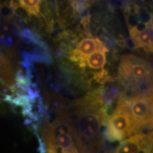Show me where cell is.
Segmentation results:
<instances>
[{
	"mask_svg": "<svg viewBox=\"0 0 153 153\" xmlns=\"http://www.w3.org/2000/svg\"><path fill=\"white\" fill-rule=\"evenodd\" d=\"M56 149H60V153H78L72 140L71 134L66 130L60 128L56 138Z\"/></svg>",
	"mask_w": 153,
	"mask_h": 153,
	"instance_id": "cell-7",
	"label": "cell"
},
{
	"mask_svg": "<svg viewBox=\"0 0 153 153\" xmlns=\"http://www.w3.org/2000/svg\"><path fill=\"white\" fill-rule=\"evenodd\" d=\"M130 34L134 43L139 48H142L147 52L152 51V24L150 21L145 28L139 30L136 26L130 29Z\"/></svg>",
	"mask_w": 153,
	"mask_h": 153,
	"instance_id": "cell-6",
	"label": "cell"
},
{
	"mask_svg": "<svg viewBox=\"0 0 153 153\" xmlns=\"http://www.w3.org/2000/svg\"><path fill=\"white\" fill-rule=\"evenodd\" d=\"M152 135L137 133L118 145L115 153H152Z\"/></svg>",
	"mask_w": 153,
	"mask_h": 153,
	"instance_id": "cell-4",
	"label": "cell"
},
{
	"mask_svg": "<svg viewBox=\"0 0 153 153\" xmlns=\"http://www.w3.org/2000/svg\"><path fill=\"white\" fill-rule=\"evenodd\" d=\"M105 136L111 142L123 140L138 132L125 99H120L116 110L106 123Z\"/></svg>",
	"mask_w": 153,
	"mask_h": 153,
	"instance_id": "cell-1",
	"label": "cell"
},
{
	"mask_svg": "<svg viewBox=\"0 0 153 153\" xmlns=\"http://www.w3.org/2000/svg\"><path fill=\"white\" fill-rule=\"evenodd\" d=\"M106 63V52L102 51H99L94 53L93 54L87 57L85 62L80 65L82 68H87L92 70H99L102 69Z\"/></svg>",
	"mask_w": 153,
	"mask_h": 153,
	"instance_id": "cell-8",
	"label": "cell"
},
{
	"mask_svg": "<svg viewBox=\"0 0 153 153\" xmlns=\"http://www.w3.org/2000/svg\"><path fill=\"white\" fill-rule=\"evenodd\" d=\"M21 7L30 15L38 16L41 11L42 1L40 0H25L19 1Z\"/></svg>",
	"mask_w": 153,
	"mask_h": 153,
	"instance_id": "cell-9",
	"label": "cell"
},
{
	"mask_svg": "<svg viewBox=\"0 0 153 153\" xmlns=\"http://www.w3.org/2000/svg\"><path fill=\"white\" fill-rule=\"evenodd\" d=\"M99 51L108 52V50L98 38H85L78 43L76 48L72 52L70 60L77 62L80 66L87 57Z\"/></svg>",
	"mask_w": 153,
	"mask_h": 153,
	"instance_id": "cell-5",
	"label": "cell"
},
{
	"mask_svg": "<svg viewBox=\"0 0 153 153\" xmlns=\"http://www.w3.org/2000/svg\"><path fill=\"white\" fill-rule=\"evenodd\" d=\"M152 71L145 60L133 55L123 56L118 70V78L126 87H147L146 82H150Z\"/></svg>",
	"mask_w": 153,
	"mask_h": 153,
	"instance_id": "cell-2",
	"label": "cell"
},
{
	"mask_svg": "<svg viewBox=\"0 0 153 153\" xmlns=\"http://www.w3.org/2000/svg\"><path fill=\"white\" fill-rule=\"evenodd\" d=\"M47 153H57V152L56 149H54V148H48V150Z\"/></svg>",
	"mask_w": 153,
	"mask_h": 153,
	"instance_id": "cell-10",
	"label": "cell"
},
{
	"mask_svg": "<svg viewBox=\"0 0 153 153\" xmlns=\"http://www.w3.org/2000/svg\"><path fill=\"white\" fill-rule=\"evenodd\" d=\"M137 131L152 123V99L150 94H139L125 99Z\"/></svg>",
	"mask_w": 153,
	"mask_h": 153,
	"instance_id": "cell-3",
	"label": "cell"
}]
</instances>
